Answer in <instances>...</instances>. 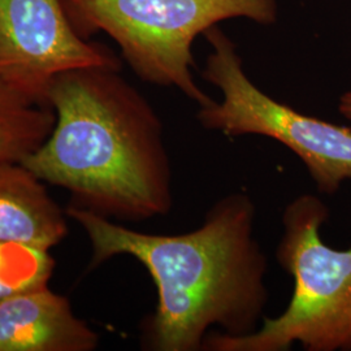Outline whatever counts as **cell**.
Masks as SVG:
<instances>
[{
	"label": "cell",
	"mask_w": 351,
	"mask_h": 351,
	"mask_svg": "<svg viewBox=\"0 0 351 351\" xmlns=\"http://www.w3.org/2000/svg\"><path fill=\"white\" fill-rule=\"evenodd\" d=\"M65 213L88 234L90 268L129 255L149 271L158 304L142 326L145 349L202 351L211 326L241 337L263 322L268 262L247 194L219 199L199 228L182 234L142 233L71 204Z\"/></svg>",
	"instance_id": "1"
},
{
	"label": "cell",
	"mask_w": 351,
	"mask_h": 351,
	"mask_svg": "<svg viewBox=\"0 0 351 351\" xmlns=\"http://www.w3.org/2000/svg\"><path fill=\"white\" fill-rule=\"evenodd\" d=\"M68 215L23 163L0 165V242L52 249L68 234Z\"/></svg>",
	"instance_id": "8"
},
{
	"label": "cell",
	"mask_w": 351,
	"mask_h": 351,
	"mask_svg": "<svg viewBox=\"0 0 351 351\" xmlns=\"http://www.w3.org/2000/svg\"><path fill=\"white\" fill-rule=\"evenodd\" d=\"M213 51L202 77L223 99L202 106L197 119L204 129L226 137L263 136L294 152L317 190L335 194L351 181V129L298 112L258 88L243 69L236 45L219 27L204 33Z\"/></svg>",
	"instance_id": "5"
},
{
	"label": "cell",
	"mask_w": 351,
	"mask_h": 351,
	"mask_svg": "<svg viewBox=\"0 0 351 351\" xmlns=\"http://www.w3.org/2000/svg\"><path fill=\"white\" fill-rule=\"evenodd\" d=\"M99 335L49 285L0 300V351H93Z\"/></svg>",
	"instance_id": "7"
},
{
	"label": "cell",
	"mask_w": 351,
	"mask_h": 351,
	"mask_svg": "<svg viewBox=\"0 0 351 351\" xmlns=\"http://www.w3.org/2000/svg\"><path fill=\"white\" fill-rule=\"evenodd\" d=\"M55 269L50 249L0 242V300L49 285Z\"/></svg>",
	"instance_id": "10"
},
{
	"label": "cell",
	"mask_w": 351,
	"mask_h": 351,
	"mask_svg": "<svg viewBox=\"0 0 351 351\" xmlns=\"http://www.w3.org/2000/svg\"><path fill=\"white\" fill-rule=\"evenodd\" d=\"M121 68L86 66L53 78L50 137L23 164L71 194V206L141 223L172 210L163 123Z\"/></svg>",
	"instance_id": "2"
},
{
	"label": "cell",
	"mask_w": 351,
	"mask_h": 351,
	"mask_svg": "<svg viewBox=\"0 0 351 351\" xmlns=\"http://www.w3.org/2000/svg\"><path fill=\"white\" fill-rule=\"evenodd\" d=\"M82 38L104 32L142 81L178 88L202 106L213 101L197 82L195 38L230 19L261 25L277 21V0H62Z\"/></svg>",
	"instance_id": "4"
},
{
	"label": "cell",
	"mask_w": 351,
	"mask_h": 351,
	"mask_svg": "<svg viewBox=\"0 0 351 351\" xmlns=\"http://www.w3.org/2000/svg\"><path fill=\"white\" fill-rule=\"evenodd\" d=\"M56 114L0 80V165L23 163L50 137Z\"/></svg>",
	"instance_id": "9"
},
{
	"label": "cell",
	"mask_w": 351,
	"mask_h": 351,
	"mask_svg": "<svg viewBox=\"0 0 351 351\" xmlns=\"http://www.w3.org/2000/svg\"><path fill=\"white\" fill-rule=\"evenodd\" d=\"M86 66L121 68V63L108 47L75 32L62 0H0L1 81L49 104L53 78Z\"/></svg>",
	"instance_id": "6"
},
{
	"label": "cell",
	"mask_w": 351,
	"mask_h": 351,
	"mask_svg": "<svg viewBox=\"0 0 351 351\" xmlns=\"http://www.w3.org/2000/svg\"><path fill=\"white\" fill-rule=\"evenodd\" d=\"M339 111L345 119L351 121V90L341 95L339 101Z\"/></svg>",
	"instance_id": "11"
},
{
	"label": "cell",
	"mask_w": 351,
	"mask_h": 351,
	"mask_svg": "<svg viewBox=\"0 0 351 351\" xmlns=\"http://www.w3.org/2000/svg\"><path fill=\"white\" fill-rule=\"evenodd\" d=\"M329 217L326 203L303 194L282 213L277 262L294 278L287 310L263 317L255 332L241 337L210 332L208 351H351V247L332 249L320 236Z\"/></svg>",
	"instance_id": "3"
}]
</instances>
